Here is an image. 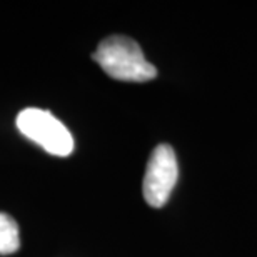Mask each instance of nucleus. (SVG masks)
<instances>
[{"instance_id":"1","label":"nucleus","mask_w":257,"mask_h":257,"mask_svg":"<svg viewBox=\"0 0 257 257\" xmlns=\"http://www.w3.org/2000/svg\"><path fill=\"white\" fill-rule=\"evenodd\" d=\"M92 59L115 80L147 82L157 75L156 67L144 57L139 44L124 35H112L102 40Z\"/></svg>"},{"instance_id":"2","label":"nucleus","mask_w":257,"mask_h":257,"mask_svg":"<svg viewBox=\"0 0 257 257\" xmlns=\"http://www.w3.org/2000/svg\"><path fill=\"white\" fill-rule=\"evenodd\" d=\"M17 128L52 156L67 157L74 151V137L62 122L49 110L29 107L19 112Z\"/></svg>"},{"instance_id":"3","label":"nucleus","mask_w":257,"mask_h":257,"mask_svg":"<svg viewBox=\"0 0 257 257\" xmlns=\"http://www.w3.org/2000/svg\"><path fill=\"white\" fill-rule=\"evenodd\" d=\"M179 177V167L174 149L161 144L152 151L144 176L142 192L151 207H162L171 197Z\"/></svg>"},{"instance_id":"4","label":"nucleus","mask_w":257,"mask_h":257,"mask_svg":"<svg viewBox=\"0 0 257 257\" xmlns=\"http://www.w3.org/2000/svg\"><path fill=\"white\" fill-rule=\"evenodd\" d=\"M20 247L19 225L9 214L0 212V255L17 252Z\"/></svg>"}]
</instances>
